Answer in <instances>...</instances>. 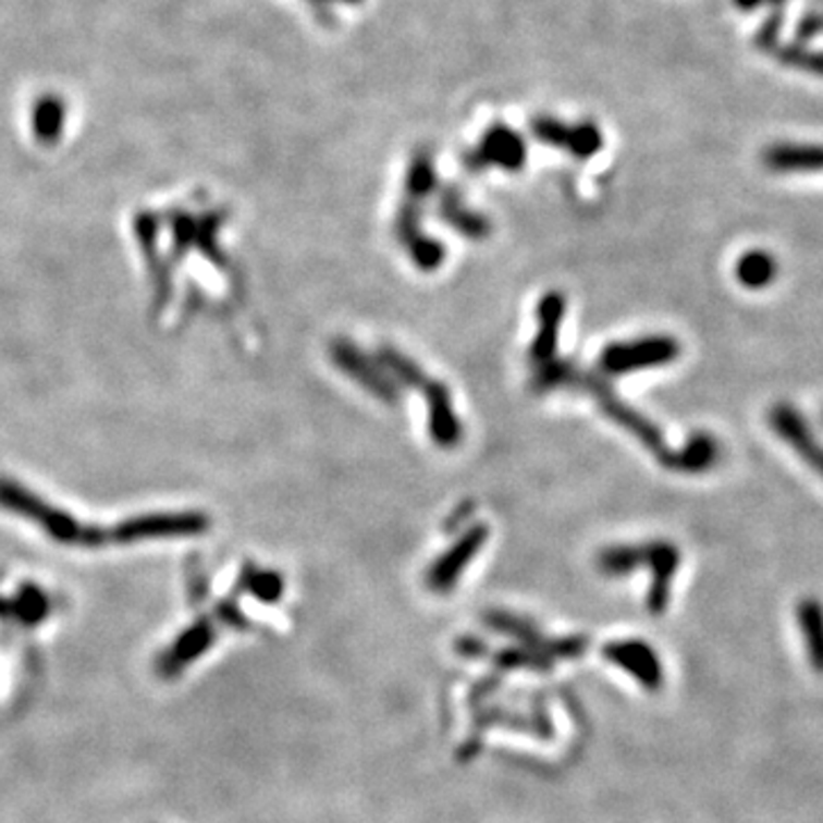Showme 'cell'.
Instances as JSON below:
<instances>
[{"label":"cell","instance_id":"cell-1","mask_svg":"<svg viewBox=\"0 0 823 823\" xmlns=\"http://www.w3.org/2000/svg\"><path fill=\"white\" fill-rule=\"evenodd\" d=\"M378 364L392 376L398 386L415 389V392L426 396L428 403V432L434 446L440 449H455L463 440V423L457 419L451 392L444 382L432 380L417 361H412L407 355L398 353L394 346H380L376 353Z\"/></svg>","mask_w":823,"mask_h":823},{"label":"cell","instance_id":"cell-15","mask_svg":"<svg viewBox=\"0 0 823 823\" xmlns=\"http://www.w3.org/2000/svg\"><path fill=\"white\" fill-rule=\"evenodd\" d=\"M796 625L803 636L812 671L823 675V602L816 598L800 600L796 606Z\"/></svg>","mask_w":823,"mask_h":823},{"label":"cell","instance_id":"cell-17","mask_svg":"<svg viewBox=\"0 0 823 823\" xmlns=\"http://www.w3.org/2000/svg\"><path fill=\"white\" fill-rule=\"evenodd\" d=\"M777 259L766 249H748L735 266L737 282L750 291H762L777 280Z\"/></svg>","mask_w":823,"mask_h":823},{"label":"cell","instance_id":"cell-14","mask_svg":"<svg viewBox=\"0 0 823 823\" xmlns=\"http://www.w3.org/2000/svg\"><path fill=\"white\" fill-rule=\"evenodd\" d=\"M723 457V449L714 434H709L704 430L693 432L686 444L679 451H671L666 455V460L661 463V467H666L668 471L675 474H689L698 476L709 469H714Z\"/></svg>","mask_w":823,"mask_h":823},{"label":"cell","instance_id":"cell-3","mask_svg":"<svg viewBox=\"0 0 823 823\" xmlns=\"http://www.w3.org/2000/svg\"><path fill=\"white\" fill-rule=\"evenodd\" d=\"M681 357V343L668 334H650L631 341H615L602 351L598 366L606 376H627L663 369Z\"/></svg>","mask_w":823,"mask_h":823},{"label":"cell","instance_id":"cell-21","mask_svg":"<svg viewBox=\"0 0 823 823\" xmlns=\"http://www.w3.org/2000/svg\"><path fill=\"white\" fill-rule=\"evenodd\" d=\"M243 588L249 590L255 598L261 602H278L284 592V579L278 575V572H266V569H255L247 567L243 572Z\"/></svg>","mask_w":823,"mask_h":823},{"label":"cell","instance_id":"cell-13","mask_svg":"<svg viewBox=\"0 0 823 823\" xmlns=\"http://www.w3.org/2000/svg\"><path fill=\"white\" fill-rule=\"evenodd\" d=\"M438 216L444 224L463 234L467 241H488L492 234V222L488 216L478 213L465 204V195L460 188L444 186L440 188L438 197Z\"/></svg>","mask_w":823,"mask_h":823},{"label":"cell","instance_id":"cell-10","mask_svg":"<svg viewBox=\"0 0 823 823\" xmlns=\"http://www.w3.org/2000/svg\"><path fill=\"white\" fill-rule=\"evenodd\" d=\"M602 656L613 666L629 673L648 691H659L663 686L661 659L646 640H611L602 648Z\"/></svg>","mask_w":823,"mask_h":823},{"label":"cell","instance_id":"cell-6","mask_svg":"<svg viewBox=\"0 0 823 823\" xmlns=\"http://www.w3.org/2000/svg\"><path fill=\"white\" fill-rule=\"evenodd\" d=\"M463 163L467 172H486L492 168L519 172L526 163V143L511 126L492 124L480 137V143L465 151Z\"/></svg>","mask_w":823,"mask_h":823},{"label":"cell","instance_id":"cell-7","mask_svg":"<svg viewBox=\"0 0 823 823\" xmlns=\"http://www.w3.org/2000/svg\"><path fill=\"white\" fill-rule=\"evenodd\" d=\"M490 529L488 524H471L457 536V540L446 549L442 556L434 558L426 572V586L434 594H449L457 579L463 577L467 565L478 556L480 549L488 542Z\"/></svg>","mask_w":823,"mask_h":823},{"label":"cell","instance_id":"cell-2","mask_svg":"<svg viewBox=\"0 0 823 823\" xmlns=\"http://www.w3.org/2000/svg\"><path fill=\"white\" fill-rule=\"evenodd\" d=\"M575 389H584L586 394H590L594 401H598L604 415L613 423L625 428L638 444H643V449L656 457L659 465L666 460L671 449L666 446V440H663V432L648 417H643L640 412L629 407L625 401L617 398L613 386L602 376L592 371H579Z\"/></svg>","mask_w":823,"mask_h":823},{"label":"cell","instance_id":"cell-23","mask_svg":"<svg viewBox=\"0 0 823 823\" xmlns=\"http://www.w3.org/2000/svg\"><path fill=\"white\" fill-rule=\"evenodd\" d=\"M314 3H325V5H330V3H346V5H359V3H361V0H314Z\"/></svg>","mask_w":823,"mask_h":823},{"label":"cell","instance_id":"cell-22","mask_svg":"<svg viewBox=\"0 0 823 823\" xmlns=\"http://www.w3.org/2000/svg\"><path fill=\"white\" fill-rule=\"evenodd\" d=\"M471 511H474V501H465L463 503V506L460 508H455L453 511V515L444 521V529H446V533H455V529H457V526H460L469 515H471Z\"/></svg>","mask_w":823,"mask_h":823},{"label":"cell","instance_id":"cell-4","mask_svg":"<svg viewBox=\"0 0 823 823\" xmlns=\"http://www.w3.org/2000/svg\"><path fill=\"white\" fill-rule=\"evenodd\" d=\"M330 357L336 369L355 380L364 392H369L380 403L394 407L401 401V386L398 382L389 376L376 357H369L361 353L357 343L348 339H336L330 346Z\"/></svg>","mask_w":823,"mask_h":823},{"label":"cell","instance_id":"cell-8","mask_svg":"<svg viewBox=\"0 0 823 823\" xmlns=\"http://www.w3.org/2000/svg\"><path fill=\"white\" fill-rule=\"evenodd\" d=\"M766 423L800 460L823 478V444L816 440L810 421L791 403L777 401L771 405L766 412Z\"/></svg>","mask_w":823,"mask_h":823},{"label":"cell","instance_id":"cell-20","mask_svg":"<svg viewBox=\"0 0 823 823\" xmlns=\"http://www.w3.org/2000/svg\"><path fill=\"white\" fill-rule=\"evenodd\" d=\"M579 371L569 359H552L546 364H540L531 373V392L533 394H549L556 389H575Z\"/></svg>","mask_w":823,"mask_h":823},{"label":"cell","instance_id":"cell-5","mask_svg":"<svg viewBox=\"0 0 823 823\" xmlns=\"http://www.w3.org/2000/svg\"><path fill=\"white\" fill-rule=\"evenodd\" d=\"M426 199L428 197L415 195V193L403 195V201L396 213V238L401 247H405L412 263L423 272H432L444 263L446 247L440 241H434L428 234H423L421 216H423Z\"/></svg>","mask_w":823,"mask_h":823},{"label":"cell","instance_id":"cell-12","mask_svg":"<svg viewBox=\"0 0 823 823\" xmlns=\"http://www.w3.org/2000/svg\"><path fill=\"white\" fill-rule=\"evenodd\" d=\"M565 309H567V300H565V295L561 291L544 293L542 300L538 303V309H536L538 334L531 341V348H529L531 369L558 357L556 348H558V336H561V323L565 318Z\"/></svg>","mask_w":823,"mask_h":823},{"label":"cell","instance_id":"cell-19","mask_svg":"<svg viewBox=\"0 0 823 823\" xmlns=\"http://www.w3.org/2000/svg\"><path fill=\"white\" fill-rule=\"evenodd\" d=\"M594 565H598V572L604 577H629L636 569L643 567V544L606 546L598 554V558H594Z\"/></svg>","mask_w":823,"mask_h":823},{"label":"cell","instance_id":"cell-11","mask_svg":"<svg viewBox=\"0 0 823 823\" xmlns=\"http://www.w3.org/2000/svg\"><path fill=\"white\" fill-rule=\"evenodd\" d=\"M681 563L679 549L668 540L643 542V565L652 572V584L648 590V611L661 615L671 602V586Z\"/></svg>","mask_w":823,"mask_h":823},{"label":"cell","instance_id":"cell-9","mask_svg":"<svg viewBox=\"0 0 823 823\" xmlns=\"http://www.w3.org/2000/svg\"><path fill=\"white\" fill-rule=\"evenodd\" d=\"M531 133L542 145L567 151L569 156H575L579 160L592 158L604 147V135L598 128V124L592 122L567 124L556 118H549V114H538L531 122Z\"/></svg>","mask_w":823,"mask_h":823},{"label":"cell","instance_id":"cell-24","mask_svg":"<svg viewBox=\"0 0 823 823\" xmlns=\"http://www.w3.org/2000/svg\"><path fill=\"white\" fill-rule=\"evenodd\" d=\"M821 421H823V409H821Z\"/></svg>","mask_w":823,"mask_h":823},{"label":"cell","instance_id":"cell-16","mask_svg":"<svg viewBox=\"0 0 823 823\" xmlns=\"http://www.w3.org/2000/svg\"><path fill=\"white\" fill-rule=\"evenodd\" d=\"M762 160L771 172H823V147L775 145L764 151Z\"/></svg>","mask_w":823,"mask_h":823},{"label":"cell","instance_id":"cell-18","mask_svg":"<svg viewBox=\"0 0 823 823\" xmlns=\"http://www.w3.org/2000/svg\"><path fill=\"white\" fill-rule=\"evenodd\" d=\"M213 638H216V629L209 623H201V625L193 627L186 636H181L176 640L174 648L163 659V673H176L183 666H188V663L199 652L209 650V646L213 643Z\"/></svg>","mask_w":823,"mask_h":823}]
</instances>
